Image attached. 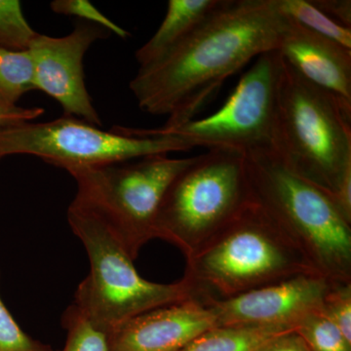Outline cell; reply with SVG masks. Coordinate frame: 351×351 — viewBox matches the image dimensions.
<instances>
[{
	"instance_id": "1",
	"label": "cell",
	"mask_w": 351,
	"mask_h": 351,
	"mask_svg": "<svg viewBox=\"0 0 351 351\" xmlns=\"http://www.w3.org/2000/svg\"><path fill=\"white\" fill-rule=\"evenodd\" d=\"M285 25L276 0H221L184 40L138 69L129 85L138 108L167 115L163 129L195 119L228 78L278 50Z\"/></svg>"
},
{
	"instance_id": "2",
	"label": "cell",
	"mask_w": 351,
	"mask_h": 351,
	"mask_svg": "<svg viewBox=\"0 0 351 351\" xmlns=\"http://www.w3.org/2000/svg\"><path fill=\"white\" fill-rule=\"evenodd\" d=\"M302 274L319 276L301 247L250 197L186 258L181 280L191 299L209 304Z\"/></svg>"
},
{
	"instance_id": "3",
	"label": "cell",
	"mask_w": 351,
	"mask_h": 351,
	"mask_svg": "<svg viewBox=\"0 0 351 351\" xmlns=\"http://www.w3.org/2000/svg\"><path fill=\"white\" fill-rule=\"evenodd\" d=\"M244 156L251 197L301 247L319 276L351 282V223L331 195L298 175L274 149Z\"/></svg>"
},
{
	"instance_id": "4",
	"label": "cell",
	"mask_w": 351,
	"mask_h": 351,
	"mask_svg": "<svg viewBox=\"0 0 351 351\" xmlns=\"http://www.w3.org/2000/svg\"><path fill=\"white\" fill-rule=\"evenodd\" d=\"M195 156L167 154L103 165L68 166L77 193L71 205L101 219L134 261L156 239V221L166 191Z\"/></svg>"
},
{
	"instance_id": "5",
	"label": "cell",
	"mask_w": 351,
	"mask_h": 351,
	"mask_svg": "<svg viewBox=\"0 0 351 351\" xmlns=\"http://www.w3.org/2000/svg\"><path fill=\"white\" fill-rule=\"evenodd\" d=\"M68 221L90 262L89 274L78 286L73 304L108 334L140 314L191 299L182 280L161 284L141 276L119 239L94 215L71 205Z\"/></svg>"
},
{
	"instance_id": "6",
	"label": "cell",
	"mask_w": 351,
	"mask_h": 351,
	"mask_svg": "<svg viewBox=\"0 0 351 351\" xmlns=\"http://www.w3.org/2000/svg\"><path fill=\"white\" fill-rule=\"evenodd\" d=\"M274 151L298 175L330 195L351 169V119L284 60Z\"/></svg>"
},
{
	"instance_id": "7",
	"label": "cell",
	"mask_w": 351,
	"mask_h": 351,
	"mask_svg": "<svg viewBox=\"0 0 351 351\" xmlns=\"http://www.w3.org/2000/svg\"><path fill=\"white\" fill-rule=\"evenodd\" d=\"M250 197L244 154L209 149L171 182L157 212L156 239L174 244L188 258Z\"/></svg>"
},
{
	"instance_id": "8",
	"label": "cell",
	"mask_w": 351,
	"mask_h": 351,
	"mask_svg": "<svg viewBox=\"0 0 351 351\" xmlns=\"http://www.w3.org/2000/svg\"><path fill=\"white\" fill-rule=\"evenodd\" d=\"M193 145L175 135H152L138 129L113 127L105 131L76 117L25 122L0 128V159L29 154L58 168L103 165L143 157L186 152Z\"/></svg>"
},
{
	"instance_id": "9",
	"label": "cell",
	"mask_w": 351,
	"mask_h": 351,
	"mask_svg": "<svg viewBox=\"0 0 351 351\" xmlns=\"http://www.w3.org/2000/svg\"><path fill=\"white\" fill-rule=\"evenodd\" d=\"M283 60L269 51L240 78L239 84L212 114L193 119L174 129H141L152 135H175L193 147L247 152L274 149L279 87Z\"/></svg>"
},
{
	"instance_id": "10",
	"label": "cell",
	"mask_w": 351,
	"mask_h": 351,
	"mask_svg": "<svg viewBox=\"0 0 351 351\" xmlns=\"http://www.w3.org/2000/svg\"><path fill=\"white\" fill-rule=\"evenodd\" d=\"M110 32L92 23H78L62 38L39 34L29 45L34 64V90L54 99L64 117H76L97 127L103 126L84 80L83 58L90 46Z\"/></svg>"
},
{
	"instance_id": "11",
	"label": "cell",
	"mask_w": 351,
	"mask_h": 351,
	"mask_svg": "<svg viewBox=\"0 0 351 351\" xmlns=\"http://www.w3.org/2000/svg\"><path fill=\"white\" fill-rule=\"evenodd\" d=\"M330 283L317 274H302L207 306L213 309L217 326L295 330L311 314L322 311Z\"/></svg>"
},
{
	"instance_id": "12",
	"label": "cell",
	"mask_w": 351,
	"mask_h": 351,
	"mask_svg": "<svg viewBox=\"0 0 351 351\" xmlns=\"http://www.w3.org/2000/svg\"><path fill=\"white\" fill-rule=\"evenodd\" d=\"M216 326L213 309L189 299L122 323L108 334V351H181L196 337Z\"/></svg>"
},
{
	"instance_id": "13",
	"label": "cell",
	"mask_w": 351,
	"mask_h": 351,
	"mask_svg": "<svg viewBox=\"0 0 351 351\" xmlns=\"http://www.w3.org/2000/svg\"><path fill=\"white\" fill-rule=\"evenodd\" d=\"M277 51L302 80L329 97L351 119V50L286 18Z\"/></svg>"
},
{
	"instance_id": "14",
	"label": "cell",
	"mask_w": 351,
	"mask_h": 351,
	"mask_svg": "<svg viewBox=\"0 0 351 351\" xmlns=\"http://www.w3.org/2000/svg\"><path fill=\"white\" fill-rule=\"evenodd\" d=\"M221 0H169L165 17L156 34L136 51L140 68L169 52L221 4Z\"/></svg>"
},
{
	"instance_id": "15",
	"label": "cell",
	"mask_w": 351,
	"mask_h": 351,
	"mask_svg": "<svg viewBox=\"0 0 351 351\" xmlns=\"http://www.w3.org/2000/svg\"><path fill=\"white\" fill-rule=\"evenodd\" d=\"M295 331L278 327L216 326L196 337L181 351H256L278 335Z\"/></svg>"
},
{
	"instance_id": "16",
	"label": "cell",
	"mask_w": 351,
	"mask_h": 351,
	"mask_svg": "<svg viewBox=\"0 0 351 351\" xmlns=\"http://www.w3.org/2000/svg\"><path fill=\"white\" fill-rule=\"evenodd\" d=\"M277 9L284 17L294 21L304 29L351 50V29L335 22L309 0H276Z\"/></svg>"
},
{
	"instance_id": "17",
	"label": "cell",
	"mask_w": 351,
	"mask_h": 351,
	"mask_svg": "<svg viewBox=\"0 0 351 351\" xmlns=\"http://www.w3.org/2000/svg\"><path fill=\"white\" fill-rule=\"evenodd\" d=\"M32 90H34V64L29 51L0 48V101L17 105Z\"/></svg>"
},
{
	"instance_id": "18",
	"label": "cell",
	"mask_w": 351,
	"mask_h": 351,
	"mask_svg": "<svg viewBox=\"0 0 351 351\" xmlns=\"http://www.w3.org/2000/svg\"><path fill=\"white\" fill-rule=\"evenodd\" d=\"M63 326L66 330V343L57 351H108V332L88 319L75 304L64 311Z\"/></svg>"
},
{
	"instance_id": "19",
	"label": "cell",
	"mask_w": 351,
	"mask_h": 351,
	"mask_svg": "<svg viewBox=\"0 0 351 351\" xmlns=\"http://www.w3.org/2000/svg\"><path fill=\"white\" fill-rule=\"evenodd\" d=\"M38 32L27 23L19 0H0V48L29 49Z\"/></svg>"
},
{
	"instance_id": "20",
	"label": "cell",
	"mask_w": 351,
	"mask_h": 351,
	"mask_svg": "<svg viewBox=\"0 0 351 351\" xmlns=\"http://www.w3.org/2000/svg\"><path fill=\"white\" fill-rule=\"evenodd\" d=\"M295 332L304 339L311 351H351L350 341L322 311L311 314Z\"/></svg>"
},
{
	"instance_id": "21",
	"label": "cell",
	"mask_w": 351,
	"mask_h": 351,
	"mask_svg": "<svg viewBox=\"0 0 351 351\" xmlns=\"http://www.w3.org/2000/svg\"><path fill=\"white\" fill-rule=\"evenodd\" d=\"M322 313L351 343V282H331L323 300Z\"/></svg>"
},
{
	"instance_id": "22",
	"label": "cell",
	"mask_w": 351,
	"mask_h": 351,
	"mask_svg": "<svg viewBox=\"0 0 351 351\" xmlns=\"http://www.w3.org/2000/svg\"><path fill=\"white\" fill-rule=\"evenodd\" d=\"M0 351H54L21 329L0 298Z\"/></svg>"
},
{
	"instance_id": "23",
	"label": "cell",
	"mask_w": 351,
	"mask_h": 351,
	"mask_svg": "<svg viewBox=\"0 0 351 351\" xmlns=\"http://www.w3.org/2000/svg\"><path fill=\"white\" fill-rule=\"evenodd\" d=\"M50 8L53 12L60 15L75 16L86 19L88 23L100 25L122 39L131 36L128 32L106 17L88 0H54L51 2Z\"/></svg>"
},
{
	"instance_id": "24",
	"label": "cell",
	"mask_w": 351,
	"mask_h": 351,
	"mask_svg": "<svg viewBox=\"0 0 351 351\" xmlns=\"http://www.w3.org/2000/svg\"><path fill=\"white\" fill-rule=\"evenodd\" d=\"M43 113V108H23L0 101V128L31 122L38 119Z\"/></svg>"
},
{
	"instance_id": "25",
	"label": "cell",
	"mask_w": 351,
	"mask_h": 351,
	"mask_svg": "<svg viewBox=\"0 0 351 351\" xmlns=\"http://www.w3.org/2000/svg\"><path fill=\"white\" fill-rule=\"evenodd\" d=\"M309 1L335 22L348 29H351L350 0H309Z\"/></svg>"
},
{
	"instance_id": "26",
	"label": "cell",
	"mask_w": 351,
	"mask_h": 351,
	"mask_svg": "<svg viewBox=\"0 0 351 351\" xmlns=\"http://www.w3.org/2000/svg\"><path fill=\"white\" fill-rule=\"evenodd\" d=\"M256 351H311L298 332H283L263 343Z\"/></svg>"
}]
</instances>
